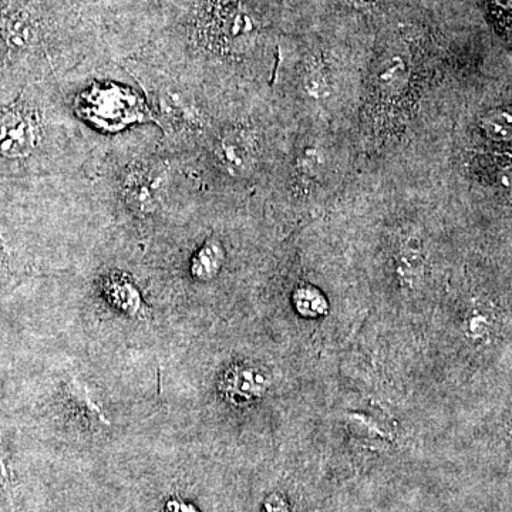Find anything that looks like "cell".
Returning <instances> with one entry per match:
<instances>
[{
	"label": "cell",
	"mask_w": 512,
	"mask_h": 512,
	"mask_svg": "<svg viewBox=\"0 0 512 512\" xmlns=\"http://www.w3.org/2000/svg\"><path fill=\"white\" fill-rule=\"evenodd\" d=\"M15 484V473L6 451L0 446V498H5Z\"/></svg>",
	"instance_id": "obj_11"
},
{
	"label": "cell",
	"mask_w": 512,
	"mask_h": 512,
	"mask_svg": "<svg viewBox=\"0 0 512 512\" xmlns=\"http://www.w3.org/2000/svg\"><path fill=\"white\" fill-rule=\"evenodd\" d=\"M271 376L255 363H238L229 367L220 382V392L232 406L244 407L258 402L268 393Z\"/></svg>",
	"instance_id": "obj_1"
},
{
	"label": "cell",
	"mask_w": 512,
	"mask_h": 512,
	"mask_svg": "<svg viewBox=\"0 0 512 512\" xmlns=\"http://www.w3.org/2000/svg\"><path fill=\"white\" fill-rule=\"evenodd\" d=\"M36 143L37 126L32 113L15 107L0 116V154L3 157H28Z\"/></svg>",
	"instance_id": "obj_4"
},
{
	"label": "cell",
	"mask_w": 512,
	"mask_h": 512,
	"mask_svg": "<svg viewBox=\"0 0 512 512\" xmlns=\"http://www.w3.org/2000/svg\"><path fill=\"white\" fill-rule=\"evenodd\" d=\"M165 512H200L195 505L180 500V498H171L167 501L164 508Z\"/></svg>",
	"instance_id": "obj_14"
},
{
	"label": "cell",
	"mask_w": 512,
	"mask_h": 512,
	"mask_svg": "<svg viewBox=\"0 0 512 512\" xmlns=\"http://www.w3.org/2000/svg\"><path fill=\"white\" fill-rule=\"evenodd\" d=\"M165 194V174L153 164H137L124 178V195L128 205L138 214H153Z\"/></svg>",
	"instance_id": "obj_2"
},
{
	"label": "cell",
	"mask_w": 512,
	"mask_h": 512,
	"mask_svg": "<svg viewBox=\"0 0 512 512\" xmlns=\"http://www.w3.org/2000/svg\"><path fill=\"white\" fill-rule=\"evenodd\" d=\"M224 258V248L218 242H207L192 261V275L200 281H210L221 271Z\"/></svg>",
	"instance_id": "obj_7"
},
{
	"label": "cell",
	"mask_w": 512,
	"mask_h": 512,
	"mask_svg": "<svg viewBox=\"0 0 512 512\" xmlns=\"http://www.w3.org/2000/svg\"><path fill=\"white\" fill-rule=\"evenodd\" d=\"M6 37H8L10 45L15 47L32 45L37 39L36 23L22 12L15 13L10 16L8 26H6Z\"/></svg>",
	"instance_id": "obj_9"
},
{
	"label": "cell",
	"mask_w": 512,
	"mask_h": 512,
	"mask_svg": "<svg viewBox=\"0 0 512 512\" xmlns=\"http://www.w3.org/2000/svg\"><path fill=\"white\" fill-rule=\"evenodd\" d=\"M107 295L117 309L127 315H137L141 311V298L136 286L123 278H114L107 284Z\"/></svg>",
	"instance_id": "obj_8"
},
{
	"label": "cell",
	"mask_w": 512,
	"mask_h": 512,
	"mask_svg": "<svg viewBox=\"0 0 512 512\" xmlns=\"http://www.w3.org/2000/svg\"><path fill=\"white\" fill-rule=\"evenodd\" d=\"M29 0H0V16H13L25 8Z\"/></svg>",
	"instance_id": "obj_13"
},
{
	"label": "cell",
	"mask_w": 512,
	"mask_h": 512,
	"mask_svg": "<svg viewBox=\"0 0 512 512\" xmlns=\"http://www.w3.org/2000/svg\"><path fill=\"white\" fill-rule=\"evenodd\" d=\"M215 156L224 170L237 175L244 174L248 170L254 153H252L251 143L244 134L229 133L218 141Z\"/></svg>",
	"instance_id": "obj_5"
},
{
	"label": "cell",
	"mask_w": 512,
	"mask_h": 512,
	"mask_svg": "<svg viewBox=\"0 0 512 512\" xmlns=\"http://www.w3.org/2000/svg\"><path fill=\"white\" fill-rule=\"evenodd\" d=\"M292 305L299 316L305 319H319L329 313L326 296L312 285H301L292 295Z\"/></svg>",
	"instance_id": "obj_6"
},
{
	"label": "cell",
	"mask_w": 512,
	"mask_h": 512,
	"mask_svg": "<svg viewBox=\"0 0 512 512\" xmlns=\"http://www.w3.org/2000/svg\"><path fill=\"white\" fill-rule=\"evenodd\" d=\"M483 130L495 141H507L511 138V116L508 111H493L483 120Z\"/></svg>",
	"instance_id": "obj_10"
},
{
	"label": "cell",
	"mask_w": 512,
	"mask_h": 512,
	"mask_svg": "<svg viewBox=\"0 0 512 512\" xmlns=\"http://www.w3.org/2000/svg\"><path fill=\"white\" fill-rule=\"evenodd\" d=\"M10 276V262L8 255L3 251V248L0 247V286L5 284L8 281Z\"/></svg>",
	"instance_id": "obj_15"
},
{
	"label": "cell",
	"mask_w": 512,
	"mask_h": 512,
	"mask_svg": "<svg viewBox=\"0 0 512 512\" xmlns=\"http://www.w3.org/2000/svg\"><path fill=\"white\" fill-rule=\"evenodd\" d=\"M255 33V19L238 3H225L212 15L211 35L222 47L244 49Z\"/></svg>",
	"instance_id": "obj_3"
},
{
	"label": "cell",
	"mask_w": 512,
	"mask_h": 512,
	"mask_svg": "<svg viewBox=\"0 0 512 512\" xmlns=\"http://www.w3.org/2000/svg\"><path fill=\"white\" fill-rule=\"evenodd\" d=\"M262 512H291V508L281 494H272L266 498Z\"/></svg>",
	"instance_id": "obj_12"
}]
</instances>
